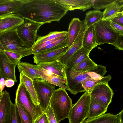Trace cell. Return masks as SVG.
Segmentation results:
<instances>
[{
    "label": "cell",
    "mask_w": 123,
    "mask_h": 123,
    "mask_svg": "<svg viewBox=\"0 0 123 123\" xmlns=\"http://www.w3.org/2000/svg\"><path fill=\"white\" fill-rule=\"evenodd\" d=\"M16 13L30 21L42 25L59 21L68 11L55 0H23Z\"/></svg>",
    "instance_id": "obj_1"
},
{
    "label": "cell",
    "mask_w": 123,
    "mask_h": 123,
    "mask_svg": "<svg viewBox=\"0 0 123 123\" xmlns=\"http://www.w3.org/2000/svg\"><path fill=\"white\" fill-rule=\"evenodd\" d=\"M107 72L106 66L101 65L85 72L76 71L65 67V85L71 93L75 95L85 92L82 84L84 80L90 78L101 79Z\"/></svg>",
    "instance_id": "obj_2"
},
{
    "label": "cell",
    "mask_w": 123,
    "mask_h": 123,
    "mask_svg": "<svg viewBox=\"0 0 123 123\" xmlns=\"http://www.w3.org/2000/svg\"><path fill=\"white\" fill-rule=\"evenodd\" d=\"M17 29L0 32V43L5 51L16 53L23 57L32 54L31 48L26 44L18 36Z\"/></svg>",
    "instance_id": "obj_3"
},
{
    "label": "cell",
    "mask_w": 123,
    "mask_h": 123,
    "mask_svg": "<svg viewBox=\"0 0 123 123\" xmlns=\"http://www.w3.org/2000/svg\"><path fill=\"white\" fill-rule=\"evenodd\" d=\"M50 104L57 123L68 117L72 104L65 89L60 88L55 90Z\"/></svg>",
    "instance_id": "obj_4"
},
{
    "label": "cell",
    "mask_w": 123,
    "mask_h": 123,
    "mask_svg": "<svg viewBox=\"0 0 123 123\" xmlns=\"http://www.w3.org/2000/svg\"><path fill=\"white\" fill-rule=\"evenodd\" d=\"M91 100L90 93L86 92L78 101L72 104L68 117L70 123H83L87 118Z\"/></svg>",
    "instance_id": "obj_5"
},
{
    "label": "cell",
    "mask_w": 123,
    "mask_h": 123,
    "mask_svg": "<svg viewBox=\"0 0 123 123\" xmlns=\"http://www.w3.org/2000/svg\"><path fill=\"white\" fill-rule=\"evenodd\" d=\"M110 20H101L93 25L98 45L105 43L114 45L119 35L110 25Z\"/></svg>",
    "instance_id": "obj_6"
},
{
    "label": "cell",
    "mask_w": 123,
    "mask_h": 123,
    "mask_svg": "<svg viewBox=\"0 0 123 123\" xmlns=\"http://www.w3.org/2000/svg\"><path fill=\"white\" fill-rule=\"evenodd\" d=\"M15 101L18 102L28 111L34 121L44 112L40 106L34 104L25 86L20 82L16 91Z\"/></svg>",
    "instance_id": "obj_7"
},
{
    "label": "cell",
    "mask_w": 123,
    "mask_h": 123,
    "mask_svg": "<svg viewBox=\"0 0 123 123\" xmlns=\"http://www.w3.org/2000/svg\"><path fill=\"white\" fill-rule=\"evenodd\" d=\"M33 81L40 106L44 112L50 104L51 97L55 90V87L42 79Z\"/></svg>",
    "instance_id": "obj_8"
},
{
    "label": "cell",
    "mask_w": 123,
    "mask_h": 123,
    "mask_svg": "<svg viewBox=\"0 0 123 123\" xmlns=\"http://www.w3.org/2000/svg\"><path fill=\"white\" fill-rule=\"evenodd\" d=\"M42 25L25 19L24 23L17 29V32L22 41L31 48L37 38V31Z\"/></svg>",
    "instance_id": "obj_9"
},
{
    "label": "cell",
    "mask_w": 123,
    "mask_h": 123,
    "mask_svg": "<svg viewBox=\"0 0 123 123\" xmlns=\"http://www.w3.org/2000/svg\"><path fill=\"white\" fill-rule=\"evenodd\" d=\"M90 93L91 97L107 108L112 102L114 94L108 83L98 84Z\"/></svg>",
    "instance_id": "obj_10"
},
{
    "label": "cell",
    "mask_w": 123,
    "mask_h": 123,
    "mask_svg": "<svg viewBox=\"0 0 123 123\" xmlns=\"http://www.w3.org/2000/svg\"><path fill=\"white\" fill-rule=\"evenodd\" d=\"M13 104L8 91L0 94V123H11Z\"/></svg>",
    "instance_id": "obj_11"
},
{
    "label": "cell",
    "mask_w": 123,
    "mask_h": 123,
    "mask_svg": "<svg viewBox=\"0 0 123 123\" xmlns=\"http://www.w3.org/2000/svg\"><path fill=\"white\" fill-rule=\"evenodd\" d=\"M82 26L75 40L68 50L57 61L65 66L69 58L82 47L83 38L87 28L84 20H82Z\"/></svg>",
    "instance_id": "obj_12"
},
{
    "label": "cell",
    "mask_w": 123,
    "mask_h": 123,
    "mask_svg": "<svg viewBox=\"0 0 123 123\" xmlns=\"http://www.w3.org/2000/svg\"><path fill=\"white\" fill-rule=\"evenodd\" d=\"M25 21L24 18L16 13L0 16V32L17 29Z\"/></svg>",
    "instance_id": "obj_13"
},
{
    "label": "cell",
    "mask_w": 123,
    "mask_h": 123,
    "mask_svg": "<svg viewBox=\"0 0 123 123\" xmlns=\"http://www.w3.org/2000/svg\"><path fill=\"white\" fill-rule=\"evenodd\" d=\"M17 65L11 62L4 53L0 51V74L6 80L11 79L17 82L15 73Z\"/></svg>",
    "instance_id": "obj_14"
},
{
    "label": "cell",
    "mask_w": 123,
    "mask_h": 123,
    "mask_svg": "<svg viewBox=\"0 0 123 123\" xmlns=\"http://www.w3.org/2000/svg\"><path fill=\"white\" fill-rule=\"evenodd\" d=\"M69 48L67 46L63 48L44 53L34 55L33 62L37 65L43 63L51 62L58 60Z\"/></svg>",
    "instance_id": "obj_15"
},
{
    "label": "cell",
    "mask_w": 123,
    "mask_h": 123,
    "mask_svg": "<svg viewBox=\"0 0 123 123\" xmlns=\"http://www.w3.org/2000/svg\"><path fill=\"white\" fill-rule=\"evenodd\" d=\"M68 11L79 9L84 11L90 8L91 0H55Z\"/></svg>",
    "instance_id": "obj_16"
},
{
    "label": "cell",
    "mask_w": 123,
    "mask_h": 123,
    "mask_svg": "<svg viewBox=\"0 0 123 123\" xmlns=\"http://www.w3.org/2000/svg\"><path fill=\"white\" fill-rule=\"evenodd\" d=\"M23 3V0H0V16L16 13Z\"/></svg>",
    "instance_id": "obj_17"
},
{
    "label": "cell",
    "mask_w": 123,
    "mask_h": 123,
    "mask_svg": "<svg viewBox=\"0 0 123 123\" xmlns=\"http://www.w3.org/2000/svg\"><path fill=\"white\" fill-rule=\"evenodd\" d=\"M17 67L20 73L22 72L33 80L42 79L39 74L41 69L38 65L32 64L20 61Z\"/></svg>",
    "instance_id": "obj_18"
},
{
    "label": "cell",
    "mask_w": 123,
    "mask_h": 123,
    "mask_svg": "<svg viewBox=\"0 0 123 123\" xmlns=\"http://www.w3.org/2000/svg\"><path fill=\"white\" fill-rule=\"evenodd\" d=\"M82 21L79 18L72 19L69 25L68 34V46L69 48L72 45L78 36L81 28Z\"/></svg>",
    "instance_id": "obj_19"
},
{
    "label": "cell",
    "mask_w": 123,
    "mask_h": 123,
    "mask_svg": "<svg viewBox=\"0 0 123 123\" xmlns=\"http://www.w3.org/2000/svg\"><path fill=\"white\" fill-rule=\"evenodd\" d=\"M38 65L41 69L57 76L65 78V66L58 61L50 63H40Z\"/></svg>",
    "instance_id": "obj_20"
},
{
    "label": "cell",
    "mask_w": 123,
    "mask_h": 123,
    "mask_svg": "<svg viewBox=\"0 0 123 123\" xmlns=\"http://www.w3.org/2000/svg\"><path fill=\"white\" fill-rule=\"evenodd\" d=\"M20 73V82L24 85L34 104L36 106H40L33 80L24 74L22 72Z\"/></svg>",
    "instance_id": "obj_21"
},
{
    "label": "cell",
    "mask_w": 123,
    "mask_h": 123,
    "mask_svg": "<svg viewBox=\"0 0 123 123\" xmlns=\"http://www.w3.org/2000/svg\"><path fill=\"white\" fill-rule=\"evenodd\" d=\"M90 52L83 47L75 52L68 60L66 67L73 69L80 63L89 56Z\"/></svg>",
    "instance_id": "obj_22"
},
{
    "label": "cell",
    "mask_w": 123,
    "mask_h": 123,
    "mask_svg": "<svg viewBox=\"0 0 123 123\" xmlns=\"http://www.w3.org/2000/svg\"><path fill=\"white\" fill-rule=\"evenodd\" d=\"M116 1L105 8L103 12L102 20H111L123 12V5Z\"/></svg>",
    "instance_id": "obj_23"
},
{
    "label": "cell",
    "mask_w": 123,
    "mask_h": 123,
    "mask_svg": "<svg viewBox=\"0 0 123 123\" xmlns=\"http://www.w3.org/2000/svg\"><path fill=\"white\" fill-rule=\"evenodd\" d=\"M98 46L93 26L87 28L84 35L82 47L90 52Z\"/></svg>",
    "instance_id": "obj_24"
},
{
    "label": "cell",
    "mask_w": 123,
    "mask_h": 123,
    "mask_svg": "<svg viewBox=\"0 0 123 123\" xmlns=\"http://www.w3.org/2000/svg\"><path fill=\"white\" fill-rule=\"evenodd\" d=\"M68 35L51 43L33 52L34 55L44 53L62 48L68 46Z\"/></svg>",
    "instance_id": "obj_25"
},
{
    "label": "cell",
    "mask_w": 123,
    "mask_h": 123,
    "mask_svg": "<svg viewBox=\"0 0 123 123\" xmlns=\"http://www.w3.org/2000/svg\"><path fill=\"white\" fill-rule=\"evenodd\" d=\"M107 108L91 97V100L87 119L95 118L106 112Z\"/></svg>",
    "instance_id": "obj_26"
},
{
    "label": "cell",
    "mask_w": 123,
    "mask_h": 123,
    "mask_svg": "<svg viewBox=\"0 0 123 123\" xmlns=\"http://www.w3.org/2000/svg\"><path fill=\"white\" fill-rule=\"evenodd\" d=\"M83 123H120L117 114H105L98 117L85 120Z\"/></svg>",
    "instance_id": "obj_27"
},
{
    "label": "cell",
    "mask_w": 123,
    "mask_h": 123,
    "mask_svg": "<svg viewBox=\"0 0 123 123\" xmlns=\"http://www.w3.org/2000/svg\"><path fill=\"white\" fill-rule=\"evenodd\" d=\"M111 78V76L108 74L101 79L90 78L86 79L82 82V84L85 91L90 93L96 85L102 83H108Z\"/></svg>",
    "instance_id": "obj_28"
},
{
    "label": "cell",
    "mask_w": 123,
    "mask_h": 123,
    "mask_svg": "<svg viewBox=\"0 0 123 123\" xmlns=\"http://www.w3.org/2000/svg\"><path fill=\"white\" fill-rule=\"evenodd\" d=\"M103 12L98 10H92L86 14L84 22L87 28L93 25L102 19Z\"/></svg>",
    "instance_id": "obj_29"
},
{
    "label": "cell",
    "mask_w": 123,
    "mask_h": 123,
    "mask_svg": "<svg viewBox=\"0 0 123 123\" xmlns=\"http://www.w3.org/2000/svg\"><path fill=\"white\" fill-rule=\"evenodd\" d=\"M39 74L42 79L49 83L60 88L68 90V88L65 85L66 80L65 78L59 76L45 75L43 74L41 70Z\"/></svg>",
    "instance_id": "obj_30"
},
{
    "label": "cell",
    "mask_w": 123,
    "mask_h": 123,
    "mask_svg": "<svg viewBox=\"0 0 123 123\" xmlns=\"http://www.w3.org/2000/svg\"><path fill=\"white\" fill-rule=\"evenodd\" d=\"M68 33V32L67 31L50 32L46 35L38 37L33 46L40 44L47 41L66 36Z\"/></svg>",
    "instance_id": "obj_31"
},
{
    "label": "cell",
    "mask_w": 123,
    "mask_h": 123,
    "mask_svg": "<svg viewBox=\"0 0 123 123\" xmlns=\"http://www.w3.org/2000/svg\"><path fill=\"white\" fill-rule=\"evenodd\" d=\"M97 65L88 56L76 66L73 70L76 71L85 72L94 68Z\"/></svg>",
    "instance_id": "obj_32"
},
{
    "label": "cell",
    "mask_w": 123,
    "mask_h": 123,
    "mask_svg": "<svg viewBox=\"0 0 123 123\" xmlns=\"http://www.w3.org/2000/svg\"><path fill=\"white\" fill-rule=\"evenodd\" d=\"M17 105L22 123H34V121L30 113L21 105L15 101Z\"/></svg>",
    "instance_id": "obj_33"
},
{
    "label": "cell",
    "mask_w": 123,
    "mask_h": 123,
    "mask_svg": "<svg viewBox=\"0 0 123 123\" xmlns=\"http://www.w3.org/2000/svg\"><path fill=\"white\" fill-rule=\"evenodd\" d=\"M117 0H91V6L95 10L105 8Z\"/></svg>",
    "instance_id": "obj_34"
},
{
    "label": "cell",
    "mask_w": 123,
    "mask_h": 123,
    "mask_svg": "<svg viewBox=\"0 0 123 123\" xmlns=\"http://www.w3.org/2000/svg\"><path fill=\"white\" fill-rule=\"evenodd\" d=\"M1 51L6 55L11 62L17 65L20 61V60L23 58L22 56L14 52L5 50Z\"/></svg>",
    "instance_id": "obj_35"
},
{
    "label": "cell",
    "mask_w": 123,
    "mask_h": 123,
    "mask_svg": "<svg viewBox=\"0 0 123 123\" xmlns=\"http://www.w3.org/2000/svg\"><path fill=\"white\" fill-rule=\"evenodd\" d=\"M11 123H22L18 108L15 103L14 104Z\"/></svg>",
    "instance_id": "obj_36"
},
{
    "label": "cell",
    "mask_w": 123,
    "mask_h": 123,
    "mask_svg": "<svg viewBox=\"0 0 123 123\" xmlns=\"http://www.w3.org/2000/svg\"><path fill=\"white\" fill-rule=\"evenodd\" d=\"M44 112L46 114L49 123H57L50 104Z\"/></svg>",
    "instance_id": "obj_37"
},
{
    "label": "cell",
    "mask_w": 123,
    "mask_h": 123,
    "mask_svg": "<svg viewBox=\"0 0 123 123\" xmlns=\"http://www.w3.org/2000/svg\"><path fill=\"white\" fill-rule=\"evenodd\" d=\"M110 21V26L114 31L119 36H123V26Z\"/></svg>",
    "instance_id": "obj_38"
},
{
    "label": "cell",
    "mask_w": 123,
    "mask_h": 123,
    "mask_svg": "<svg viewBox=\"0 0 123 123\" xmlns=\"http://www.w3.org/2000/svg\"><path fill=\"white\" fill-rule=\"evenodd\" d=\"M34 123H49L46 114L44 112L34 121Z\"/></svg>",
    "instance_id": "obj_39"
},
{
    "label": "cell",
    "mask_w": 123,
    "mask_h": 123,
    "mask_svg": "<svg viewBox=\"0 0 123 123\" xmlns=\"http://www.w3.org/2000/svg\"><path fill=\"white\" fill-rule=\"evenodd\" d=\"M113 45L115 47V49L123 51V36H119Z\"/></svg>",
    "instance_id": "obj_40"
},
{
    "label": "cell",
    "mask_w": 123,
    "mask_h": 123,
    "mask_svg": "<svg viewBox=\"0 0 123 123\" xmlns=\"http://www.w3.org/2000/svg\"><path fill=\"white\" fill-rule=\"evenodd\" d=\"M110 20L123 26V12L120 13L117 16Z\"/></svg>",
    "instance_id": "obj_41"
},
{
    "label": "cell",
    "mask_w": 123,
    "mask_h": 123,
    "mask_svg": "<svg viewBox=\"0 0 123 123\" xmlns=\"http://www.w3.org/2000/svg\"><path fill=\"white\" fill-rule=\"evenodd\" d=\"M0 94H1L4 88L6 80L0 74Z\"/></svg>",
    "instance_id": "obj_42"
},
{
    "label": "cell",
    "mask_w": 123,
    "mask_h": 123,
    "mask_svg": "<svg viewBox=\"0 0 123 123\" xmlns=\"http://www.w3.org/2000/svg\"><path fill=\"white\" fill-rule=\"evenodd\" d=\"M15 81L11 79H8L5 80V86L8 87H11L15 84Z\"/></svg>",
    "instance_id": "obj_43"
},
{
    "label": "cell",
    "mask_w": 123,
    "mask_h": 123,
    "mask_svg": "<svg viewBox=\"0 0 123 123\" xmlns=\"http://www.w3.org/2000/svg\"><path fill=\"white\" fill-rule=\"evenodd\" d=\"M117 115L120 123H123V109Z\"/></svg>",
    "instance_id": "obj_44"
},
{
    "label": "cell",
    "mask_w": 123,
    "mask_h": 123,
    "mask_svg": "<svg viewBox=\"0 0 123 123\" xmlns=\"http://www.w3.org/2000/svg\"><path fill=\"white\" fill-rule=\"evenodd\" d=\"M117 1L120 5H123V0H117Z\"/></svg>",
    "instance_id": "obj_45"
},
{
    "label": "cell",
    "mask_w": 123,
    "mask_h": 123,
    "mask_svg": "<svg viewBox=\"0 0 123 123\" xmlns=\"http://www.w3.org/2000/svg\"><path fill=\"white\" fill-rule=\"evenodd\" d=\"M69 123H70L69 122Z\"/></svg>",
    "instance_id": "obj_46"
}]
</instances>
